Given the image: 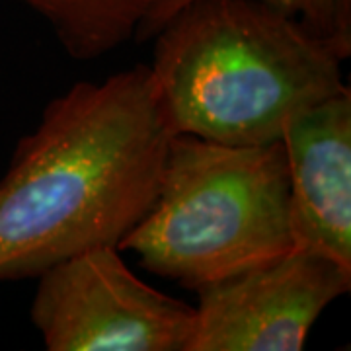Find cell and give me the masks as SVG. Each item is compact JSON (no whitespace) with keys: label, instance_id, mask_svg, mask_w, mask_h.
<instances>
[{"label":"cell","instance_id":"6da1fadb","mask_svg":"<svg viewBox=\"0 0 351 351\" xmlns=\"http://www.w3.org/2000/svg\"><path fill=\"white\" fill-rule=\"evenodd\" d=\"M172 137L149 64L53 98L0 180V281L119 248L151 211Z\"/></svg>","mask_w":351,"mask_h":351},{"label":"cell","instance_id":"7a4b0ae2","mask_svg":"<svg viewBox=\"0 0 351 351\" xmlns=\"http://www.w3.org/2000/svg\"><path fill=\"white\" fill-rule=\"evenodd\" d=\"M151 78L174 135L258 147L346 88L341 59L260 0H188L154 34Z\"/></svg>","mask_w":351,"mask_h":351},{"label":"cell","instance_id":"3957f363","mask_svg":"<svg viewBox=\"0 0 351 351\" xmlns=\"http://www.w3.org/2000/svg\"><path fill=\"white\" fill-rule=\"evenodd\" d=\"M119 250L191 291L295 250L283 141L234 147L174 135L151 211Z\"/></svg>","mask_w":351,"mask_h":351},{"label":"cell","instance_id":"277c9868","mask_svg":"<svg viewBox=\"0 0 351 351\" xmlns=\"http://www.w3.org/2000/svg\"><path fill=\"white\" fill-rule=\"evenodd\" d=\"M32 322L49 351H189L195 306L143 283L101 246L38 277Z\"/></svg>","mask_w":351,"mask_h":351},{"label":"cell","instance_id":"5b68a950","mask_svg":"<svg viewBox=\"0 0 351 351\" xmlns=\"http://www.w3.org/2000/svg\"><path fill=\"white\" fill-rule=\"evenodd\" d=\"M350 289L351 269L291 250L195 291L189 351H299L318 316Z\"/></svg>","mask_w":351,"mask_h":351},{"label":"cell","instance_id":"8992f818","mask_svg":"<svg viewBox=\"0 0 351 351\" xmlns=\"http://www.w3.org/2000/svg\"><path fill=\"white\" fill-rule=\"evenodd\" d=\"M281 141L287 154L295 250L351 269V90L293 113Z\"/></svg>","mask_w":351,"mask_h":351},{"label":"cell","instance_id":"52a82bcc","mask_svg":"<svg viewBox=\"0 0 351 351\" xmlns=\"http://www.w3.org/2000/svg\"><path fill=\"white\" fill-rule=\"evenodd\" d=\"M49 24L75 61H94L137 39L164 0H18Z\"/></svg>","mask_w":351,"mask_h":351},{"label":"cell","instance_id":"ba28073f","mask_svg":"<svg viewBox=\"0 0 351 351\" xmlns=\"http://www.w3.org/2000/svg\"><path fill=\"white\" fill-rule=\"evenodd\" d=\"M188 0H164L147 24L141 41L154 38L160 25ZM277 12L285 14L295 22L322 39L341 59L351 55V0H260Z\"/></svg>","mask_w":351,"mask_h":351}]
</instances>
